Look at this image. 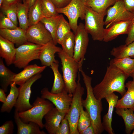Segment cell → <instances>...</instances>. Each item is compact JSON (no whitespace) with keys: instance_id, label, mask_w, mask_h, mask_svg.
<instances>
[{"instance_id":"cell-1","label":"cell","mask_w":134,"mask_h":134,"mask_svg":"<svg viewBox=\"0 0 134 134\" xmlns=\"http://www.w3.org/2000/svg\"><path fill=\"white\" fill-rule=\"evenodd\" d=\"M128 77L122 71L109 65L101 81L93 88L94 95L101 100L107 96L116 92L123 96L125 93V82Z\"/></svg>"},{"instance_id":"cell-14","label":"cell","mask_w":134,"mask_h":134,"mask_svg":"<svg viewBox=\"0 0 134 134\" xmlns=\"http://www.w3.org/2000/svg\"><path fill=\"white\" fill-rule=\"evenodd\" d=\"M131 20H124L115 22L105 29L103 41L108 42L115 39L120 35L128 34Z\"/></svg>"},{"instance_id":"cell-11","label":"cell","mask_w":134,"mask_h":134,"mask_svg":"<svg viewBox=\"0 0 134 134\" xmlns=\"http://www.w3.org/2000/svg\"><path fill=\"white\" fill-rule=\"evenodd\" d=\"M41 76V73L36 74L18 88V96L14 107L15 109L19 113L27 110L33 106V105L30 102L31 93V87L33 83L40 79Z\"/></svg>"},{"instance_id":"cell-6","label":"cell","mask_w":134,"mask_h":134,"mask_svg":"<svg viewBox=\"0 0 134 134\" xmlns=\"http://www.w3.org/2000/svg\"><path fill=\"white\" fill-rule=\"evenodd\" d=\"M79 70L78 74L77 85L73 94L71 102L65 117L68 120L70 127V134H79L77 129V124L82 105V97L84 89L80 82V77Z\"/></svg>"},{"instance_id":"cell-30","label":"cell","mask_w":134,"mask_h":134,"mask_svg":"<svg viewBox=\"0 0 134 134\" xmlns=\"http://www.w3.org/2000/svg\"><path fill=\"white\" fill-rule=\"evenodd\" d=\"M59 63H53L50 66L53 72L54 79L53 86L50 92L53 93H61L65 90L64 80L59 69Z\"/></svg>"},{"instance_id":"cell-7","label":"cell","mask_w":134,"mask_h":134,"mask_svg":"<svg viewBox=\"0 0 134 134\" xmlns=\"http://www.w3.org/2000/svg\"><path fill=\"white\" fill-rule=\"evenodd\" d=\"M42 46L28 41L19 46L13 64L19 68H24L32 61L39 59Z\"/></svg>"},{"instance_id":"cell-45","label":"cell","mask_w":134,"mask_h":134,"mask_svg":"<svg viewBox=\"0 0 134 134\" xmlns=\"http://www.w3.org/2000/svg\"><path fill=\"white\" fill-rule=\"evenodd\" d=\"M79 134H95L94 130L92 123L86 129L80 132Z\"/></svg>"},{"instance_id":"cell-21","label":"cell","mask_w":134,"mask_h":134,"mask_svg":"<svg viewBox=\"0 0 134 134\" xmlns=\"http://www.w3.org/2000/svg\"><path fill=\"white\" fill-rule=\"evenodd\" d=\"M0 35L19 46L28 41L26 32L19 27L11 30L0 29Z\"/></svg>"},{"instance_id":"cell-17","label":"cell","mask_w":134,"mask_h":134,"mask_svg":"<svg viewBox=\"0 0 134 134\" xmlns=\"http://www.w3.org/2000/svg\"><path fill=\"white\" fill-rule=\"evenodd\" d=\"M46 67L44 66H39L36 64L28 65L21 72L16 74L12 82H15L16 85L21 86L34 75L41 73Z\"/></svg>"},{"instance_id":"cell-4","label":"cell","mask_w":134,"mask_h":134,"mask_svg":"<svg viewBox=\"0 0 134 134\" xmlns=\"http://www.w3.org/2000/svg\"><path fill=\"white\" fill-rule=\"evenodd\" d=\"M30 109L19 112L22 120L25 123L33 122L37 124L40 128L44 127L42 120L44 116L54 107L53 104L49 100L37 97Z\"/></svg>"},{"instance_id":"cell-29","label":"cell","mask_w":134,"mask_h":134,"mask_svg":"<svg viewBox=\"0 0 134 134\" xmlns=\"http://www.w3.org/2000/svg\"><path fill=\"white\" fill-rule=\"evenodd\" d=\"M62 15H59L57 16L50 17H44L40 21L51 34L53 41L56 45L58 43L56 38V32Z\"/></svg>"},{"instance_id":"cell-22","label":"cell","mask_w":134,"mask_h":134,"mask_svg":"<svg viewBox=\"0 0 134 134\" xmlns=\"http://www.w3.org/2000/svg\"><path fill=\"white\" fill-rule=\"evenodd\" d=\"M125 87L127 90L122 98L118 100L115 107L127 108L134 111V81H129Z\"/></svg>"},{"instance_id":"cell-41","label":"cell","mask_w":134,"mask_h":134,"mask_svg":"<svg viewBox=\"0 0 134 134\" xmlns=\"http://www.w3.org/2000/svg\"><path fill=\"white\" fill-rule=\"evenodd\" d=\"M133 16L131 20V23L128 36L125 40V44H129L134 41V12Z\"/></svg>"},{"instance_id":"cell-24","label":"cell","mask_w":134,"mask_h":134,"mask_svg":"<svg viewBox=\"0 0 134 134\" xmlns=\"http://www.w3.org/2000/svg\"><path fill=\"white\" fill-rule=\"evenodd\" d=\"M16 84L14 82L10 84V89L9 94L6 98V101L3 103L0 108L1 112L10 113L15 105L18 96L19 90Z\"/></svg>"},{"instance_id":"cell-48","label":"cell","mask_w":134,"mask_h":134,"mask_svg":"<svg viewBox=\"0 0 134 134\" xmlns=\"http://www.w3.org/2000/svg\"><path fill=\"white\" fill-rule=\"evenodd\" d=\"M131 77L133 79V80L134 81V73L132 75Z\"/></svg>"},{"instance_id":"cell-28","label":"cell","mask_w":134,"mask_h":134,"mask_svg":"<svg viewBox=\"0 0 134 134\" xmlns=\"http://www.w3.org/2000/svg\"><path fill=\"white\" fill-rule=\"evenodd\" d=\"M44 17L42 10L41 0H37L29 10V27L40 22Z\"/></svg>"},{"instance_id":"cell-38","label":"cell","mask_w":134,"mask_h":134,"mask_svg":"<svg viewBox=\"0 0 134 134\" xmlns=\"http://www.w3.org/2000/svg\"><path fill=\"white\" fill-rule=\"evenodd\" d=\"M19 27L2 12L0 13V29H14Z\"/></svg>"},{"instance_id":"cell-23","label":"cell","mask_w":134,"mask_h":134,"mask_svg":"<svg viewBox=\"0 0 134 134\" xmlns=\"http://www.w3.org/2000/svg\"><path fill=\"white\" fill-rule=\"evenodd\" d=\"M110 65L118 68L128 77H131L134 73V58H114L110 61Z\"/></svg>"},{"instance_id":"cell-9","label":"cell","mask_w":134,"mask_h":134,"mask_svg":"<svg viewBox=\"0 0 134 134\" xmlns=\"http://www.w3.org/2000/svg\"><path fill=\"white\" fill-rule=\"evenodd\" d=\"M88 34L84 25L80 23L74 34L75 44L73 58L82 66L89 42Z\"/></svg>"},{"instance_id":"cell-42","label":"cell","mask_w":134,"mask_h":134,"mask_svg":"<svg viewBox=\"0 0 134 134\" xmlns=\"http://www.w3.org/2000/svg\"><path fill=\"white\" fill-rule=\"evenodd\" d=\"M72 0H52L57 8L64 7L71 2Z\"/></svg>"},{"instance_id":"cell-10","label":"cell","mask_w":134,"mask_h":134,"mask_svg":"<svg viewBox=\"0 0 134 134\" xmlns=\"http://www.w3.org/2000/svg\"><path fill=\"white\" fill-rule=\"evenodd\" d=\"M40 93L41 97L51 102L59 111L67 113L72 101V94L68 93L65 89L61 93H53L47 87L42 89Z\"/></svg>"},{"instance_id":"cell-50","label":"cell","mask_w":134,"mask_h":134,"mask_svg":"<svg viewBox=\"0 0 134 134\" xmlns=\"http://www.w3.org/2000/svg\"><path fill=\"white\" fill-rule=\"evenodd\" d=\"M23 2V3H24L25 1V0H22Z\"/></svg>"},{"instance_id":"cell-19","label":"cell","mask_w":134,"mask_h":134,"mask_svg":"<svg viewBox=\"0 0 134 134\" xmlns=\"http://www.w3.org/2000/svg\"><path fill=\"white\" fill-rule=\"evenodd\" d=\"M18 112L15 110L14 113L15 121L17 128V134H46L43 131H41L39 126L33 122L25 123L20 117Z\"/></svg>"},{"instance_id":"cell-31","label":"cell","mask_w":134,"mask_h":134,"mask_svg":"<svg viewBox=\"0 0 134 134\" xmlns=\"http://www.w3.org/2000/svg\"><path fill=\"white\" fill-rule=\"evenodd\" d=\"M117 0H87L86 5L91 8L94 11L98 13L106 12L107 8L114 5Z\"/></svg>"},{"instance_id":"cell-35","label":"cell","mask_w":134,"mask_h":134,"mask_svg":"<svg viewBox=\"0 0 134 134\" xmlns=\"http://www.w3.org/2000/svg\"><path fill=\"white\" fill-rule=\"evenodd\" d=\"M42 8L45 17H50L59 15L57 8L52 0H41Z\"/></svg>"},{"instance_id":"cell-51","label":"cell","mask_w":134,"mask_h":134,"mask_svg":"<svg viewBox=\"0 0 134 134\" xmlns=\"http://www.w3.org/2000/svg\"><path fill=\"white\" fill-rule=\"evenodd\" d=\"M117 0V1H119V0Z\"/></svg>"},{"instance_id":"cell-52","label":"cell","mask_w":134,"mask_h":134,"mask_svg":"<svg viewBox=\"0 0 134 134\" xmlns=\"http://www.w3.org/2000/svg\"></svg>"},{"instance_id":"cell-16","label":"cell","mask_w":134,"mask_h":134,"mask_svg":"<svg viewBox=\"0 0 134 134\" xmlns=\"http://www.w3.org/2000/svg\"><path fill=\"white\" fill-rule=\"evenodd\" d=\"M62 50V48L56 46L53 40L43 46L39 58L42 65L50 67L53 63H59L58 61L55 59V54Z\"/></svg>"},{"instance_id":"cell-27","label":"cell","mask_w":134,"mask_h":134,"mask_svg":"<svg viewBox=\"0 0 134 134\" xmlns=\"http://www.w3.org/2000/svg\"><path fill=\"white\" fill-rule=\"evenodd\" d=\"M110 54L117 59L125 57L134 58V41L128 45L125 44L114 47Z\"/></svg>"},{"instance_id":"cell-15","label":"cell","mask_w":134,"mask_h":134,"mask_svg":"<svg viewBox=\"0 0 134 134\" xmlns=\"http://www.w3.org/2000/svg\"><path fill=\"white\" fill-rule=\"evenodd\" d=\"M67 113L60 112L56 107H53L44 117L45 120V128L49 134H56L60 124Z\"/></svg>"},{"instance_id":"cell-44","label":"cell","mask_w":134,"mask_h":134,"mask_svg":"<svg viewBox=\"0 0 134 134\" xmlns=\"http://www.w3.org/2000/svg\"><path fill=\"white\" fill-rule=\"evenodd\" d=\"M126 9L129 11L134 12V0H122Z\"/></svg>"},{"instance_id":"cell-43","label":"cell","mask_w":134,"mask_h":134,"mask_svg":"<svg viewBox=\"0 0 134 134\" xmlns=\"http://www.w3.org/2000/svg\"><path fill=\"white\" fill-rule=\"evenodd\" d=\"M22 0H0V7L21 2Z\"/></svg>"},{"instance_id":"cell-20","label":"cell","mask_w":134,"mask_h":134,"mask_svg":"<svg viewBox=\"0 0 134 134\" xmlns=\"http://www.w3.org/2000/svg\"><path fill=\"white\" fill-rule=\"evenodd\" d=\"M16 49L14 43L0 35V57L7 66L13 63Z\"/></svg>"},{"instance_id":"cell-5","label":"cell","mask_w":134,"mask_h":134,"mask_svg":"<svg viewBox=\"0 0 134 134\" xmlns=\"http://www.w3.org/2000/svg\"><path fill=\"white\" fill-rule=\"evenodd\" d=\"M106 11L100 13L93 10L87 6L84 19L85 29L95 41H103L104 33V18Z\"/></svg>"},{"instance_id":"cell-40","label":"cell","mask_w":134,"mask_h":134,"mask_svg":"<svg viewBox=\"0 0 134 134\" xmlns=\"http://www.w3.org/2000/svg\"><path fill=\"white\" fill-rule=\"evenodd\" d=\"M70 132L69 124L65 117L60 124L56 134H70Z\"/></svg>"},{"instance_id":"cell-32","label":"cell","mask_w":134,"mask_h":134,"mask_svg":"<svg viewBox=\"0 0 134 134\" xmlns=\"http://www.w3.org/2000/svg\"><path fill=\"white\" fill-rule=\"evenodd\" d=\"M29 9L24 3L17 4V16L19 27L26 32L29 27L28 18Z\"/></svg>"},{"instance_id":"cell-47","label":"cell","mask_w":134,"mask_h":134,"mask_svg":"<svg viewBox=\"0 0 134 134\" xmlns=\"http://www.w3.org/2000/svg\"><path fill=\"white\" fill-rule=\"evenodd\" d=\"M37 0H25L24 3L28 8L29 9L33 5Z\"/></svg>"},{"instance_id":"cell-13","label":"cell","mask_w":134,"mask_h":134,"mask_svg":"<svg viewBox=\"0 0 134 134\" xmlns=\"http://www.w3.org/2000/svg\"><path fill=\"white\" fill-rule=\"evenodd\" d=\"M26 34L28 41L41 46L53 40L51 34L41 22L29 26Z\"/></svg>"},{"instance_id":"cell-2","label":"cell","mask_w":134,"mask_h":134,"mask_svg":"<svg viewBox=\"0 0 134 134\" xmlns=\"http://www.w3.org/2000/svg\"><path fill=\"white\" fill-rule=\"evenodd\" d=\"M79 70L82 76L87 91L86 97L85 100L82 99V105L90 116L95 134H101L104 130L101 120L103 110L101 100L97 99L94 95L91 85V77L86 74L82 67H79Z\"/></svg>"},{"instance_id":"cell-34","label":"cell","mask_w":134,"mask_h":134,"mask_svg":"<svg viewBox=\"0 0 134 134\" xmlns=\"http://www.w3.org/2000/svg\"><path fill=\"white\" fill-rule=\"evenodd\" d=\"M71 28L69 23L62 15L56 32V36L58 43L61 44L65 36L71 31Z\"/></svg>"},{"instance_id":"cell-33","label":"cell","mask_w":134,"mask_h":134,"mask_svg":"<svg viewBox=\"0 0 134 134\" xmlns=\"http://www.w3.org/2000/svg\"><path fill=\"white\" fill-rule=\"evenodd\" d=\"M74 44V34L71 31L64 37L61 45L62 50L68 56L73 57Z\"/></svg>"},{"instance_id":"cell-36","label":"cell","mask_w":134,"mask_h":134,"mask_svg":"<svg viewBox=\"0 0 134 134\" xmlns=\"http://www.w3.org/2000/svg\"><path fill=\"white\" fill-rule=\"evenodd\" d=\"M91 123L90 116L83 107L81 108L77 124V129L79 133L89 127Z\"/></svg>"},{"instance_id":"cell-26","label":"cell","mask_w":134,"mask_h":134,"mask_svg":"<svg viewBox=\"0 0 134 134\" xmlns=\"http://www.w3.org/2000/svg\"><path fill=\"white\" fill-rule=\"evenodd\" d=\"M134 111L127 108H116L117 114L123 119L125 125V132L130 134L134 128Z\"/></svg>"},{"instance_id":"cell-12","label":"cell","mask_w":134,"mask_h":134,"mask_svg":"<svg viewBox=\"0 0 134 134\" xmlns=\"http://www.w3.org/2000/svg\"><path fill=\"white\" fill-rule=\"evenodd\" d=\"M106 15L104 21L106 28L117 22L131 20L133 16V13L126 9L122 0L117 1L112 6L106 10Z\"/></svg>"},{"instance_id":"cell-49","label":"cell","mask_w":134,"mask_h":134,"mask_svg":"<svg viewBox=\"0 0 134 134\" xmlns=\"http://www.w3.org/2000/svg\"><path fill=\"white\" fill-rule=\"evenodd\" d=\"M132 134H134V128L133 129V132L132 133Z\"/></svg>"},{"instance_id":"cell-25","label":"cell","mask_w":134,"mask_h":134,"mask_svg":"<svg viewBox=\"0 0 134 134\" xmlns=\"http://www.w3.org/2000/svg\"><path fill=\"white\" fill-rule=\"evenodd\" d=\"M4 65L3 59H0V85L1 88L5 92L7 91L8 87L12 82V80L16 74Z\"/></svg>"},{"instance_id":"cell-18","label":"cell","mask_w":134,"mask_h":134,"mask_svg":"<svg viewBox=\"0 0 134 134\" xmlns=\"http://www.w3.org/2000/svg\"><path fill=\"white\" fill-rule=\"evenodd\" d=\"M118 96L114 93L107 96L105 98L108 104V112L103 117L102 125L104 130L108 134H114L112 127V116L114 108L118 100Z\"/></svg>"},{"instance_id":"cell-46","label":"cell","mask_w":134,"mask_h":134,"mask_svg":"<svg viewBox=\"0 0 134 134\" xmlns=\"http://www.w3.org/2000/svg\"><path fill=\"white\" fill-rule=\"evenodd\" d=\"M5 92L1 88L0 89V101L3 103L5 102L7 97L5 93Z\"/></svg>"},{"instance_id":"cell-8","label":"cell","mask_w":134,"mask_h":134,"mask_svg":"<svg viewBox=\"0 0 134 134\" xmlns=\"http://www.w3.org/2000/svg\"><path fill=\"white\" fill-rule=\"evenodd\" d=\"M86 6L85 0H72L66 7L57 8V11L67 17L71 30L75 33L78 27V18L84 20Z\"/></svg>"},{"instance_id":"cell-37","label":"cell","mask_w":134,"mask_h":134,"mask_svg":"<svg viewBox=\"0 0 134 134\" xmlns=\"http://www.w3.org/2000/svg\"><path fill=\"white\" fill-rule=\"evenodd\" d=\"M17 4H14L0 8L2 12L17 26L18 21L17 16Z\"/></svg>"},{"instance_id":"cell-39","label":"cell","mask_w":134,"mask_h":134,"mask_svg":"<svg viewBox=\"0 0 134 134\" xmlns=\"http://www.w3.org/2000/svg\"><path fill=\"white\" fill-rule=\"evenodd\" d=\"M14 129V125L12 121H6L0 127V134H12Z\"/></svg>"},{"instance_id":"cell-3","label":"cell","mask_w":134,"mask_h":134,"mask_svg":"<svg viewBox=\"0 0 134 134\" xmlns=\"http://www.w3.org/2000/svg\"><path fill=\"white\" fill-rule=\"evenodd\" d=\"M57 53L62 65L65 89L68 93L73 94L77 85L76 79L79 67L82 66H80L73 57L68 56L63 50Z\"/></svg>"}]
</instances>
